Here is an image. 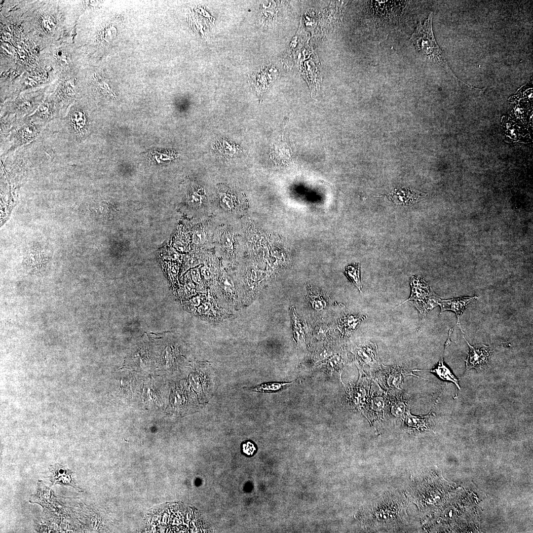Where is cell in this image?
Returning a JSON list of instances; mask_svg holds the SVG:
<instances>
[{"mask_svg": "<svg viewBox=\"0 0 533 533\" xmlns=\"http://www.w3.org/2000/svg\"><path fill=\"white\" fill-rule=\"evenodd\" d=\"M205 240V234L202 230L195 231L192 236V241L196 244H200Z\"/></svg>", "mask_w": 533, "mask_h": 533, "instance_id": "cell-19", "label": "cell"}, {"mask_svg": "<svg viewBox=\"0 0 533 533\" xmlns=\"http://www.w3.org/2000/svg\"><path fill=\"white\" fill-rule=\"evenodd\" d=\"M389 198L396 205L408 206L424 198L427 194L409 189H395L389 195Z\"/></svg>", "mask_w": 533, "mask_h": 533, "instance_id": "cell-10", "label": "cell"}, {"mask_svg": "<svg viewBox=\"0 0 533 533\" xmlns=\"http://www.w3.org/2000/svg\"><path fill=\"white\" fill-rule=\"evenodd\" d=\"M190 202L194 206H199L201 203V196L197 193H194L191 196Z\"/></svg>", "mask_w": 533, "mask_h": 533, "instance_id": "cell-21", "label": "cell"}, {"mask_svg": "<svg viewBox=\"0 0 533 533\" xmlns=\"http://www.w3.org/2000/svg\"><path fill=\"white\" fill-rule=\"evenodd\" d=\"M292 383V382H273L263 383L255 387L253 390L257 391L270 392L279 390L281 388L288 386Z\"/></svg>", "mask_w": 533, "mask_h": 533, "instance_id": "cell-17", "label": "cell"}, {"mask_svg": "<svg viewBox=\"0 0 533 533\" xmlns=\"http://www.w3.org/2000/svg\"><path fill=\"white\" fill-rule=\"evenodd\" d=\"M459 328L462 333L463 338L469 347L470 350L465 360L466 371L471 369H475L478 371H481L487 368L491 356L494 350L491 345L480 344L476 346L471 345L465 338L461 326Z\"/></svg>", "mask_w": 533, "mask_h": 533, "instance_id": "cell-5", "label": "cell"}, {"mask_svg": "<svg viewBox=\"0 0 533 533\" xmlns=\"http://www.w3.org/2000/svg\"><path fill=\"white\" fill-rule=\"evenodd\" d=\"M404 1H371L370 2L372 8L379 15H387L389 13H392L395 9L399 8V6H402Z\"/></svg>", "mask_w": 533, "mask_h": 533, "instance_id": "cell-14", "label": "cell"}, {"mask_svg": "<svg viewBox=\"0 0 533 533\" xmlns=\"http://www.w3.org/2000/svg\"><path fill=\"white\" fill-rule=\"evenodd\" d=\"M176 247L177 249L179 251H183L184 250V246L180 243H177L176 244Z\"/></svg>", "mask_w": 533, "mask_h": 533, "instance_id": "cell-24", "label": "cell"}, {"mask_svg": "<svg viewBox=\"0 0 533 533\" xmlns=\"http://www.w3.org/2000/svg\"><path fill=\"white\" fill-rule=\"evenodd\" d=\"M64 122L68 132L76 141L81 140L87 135L88 120L86 113L81 109L72 110Z\"/></svg>", "mask_w": 533, "mask_h": 533, "instance_id": "cell-6", "label": "cell"}, {"mask_svg": "<svg viewBox=\"0 0 533 533\" xmlns=\"http://www.w3.org/2000/svg\"><path fill=\"white\" fill-rule=\"evenodd\" d=\"M432 17L433 13L430 12L423 24L419 23L410 40L419 52L428 61L442 67L453 77L468 87L478 90V88L467 85L457 78L450 68L442 50L435 40L432 30Z\"/></svg>", "mask_w": 533, "mask_h": 533, "instance_id": "cell-2", "label": "cell"}, {"mask_svg": "<svg viewBox=\"0 0 533 533\" xmlns=\"http://www.w3.org/2000/svg\"><path fill=\"white\" fill-rule=\"evenodd\" d=\"M476 296L471 297H462L457 298H452L447 300H441L439 301L438 305L441 308V314L446 310H451L455 312L457 318V324L460 326L459 318L463 313L464 309L467 307L470 303L478 299Z\"/></svg>", "mask_w": 533, "mask_h": 533, "instance_id": "cell-9", "label": "cell"}, {"mask_svg": "<svg viewBox=\"0 0 533 533\" xmlns=\"http://www.w3.org/2000/svg\"><path fill=\"white\" fill-rule=\"evenodd\" d=\"M380 381L387 389L400 388L406 376H416L403 367L396 365L386 366L382 365V368L380 367Z\"/></svg>", "mask_w": 533, "mask_h": 533, "instance_id": "cell-7", "label": "cell"}, {"mask_svg": "<svg viewBox=\"0 0 533 533\" xmlns=\"http://www.w3.org/2000/svg\"><path fill=\"white\" fill-rule=\"evenodd\" d=\"M410 285L409 298L398 306L409 301L418 310L420 319H424L432 309L438 305L441 299L422 277L411 276Z\"/></svg>", "mask_w": 533, "mask_h": 533, "instance_id": "cell-4", "label": "cell"}, {"mask_svg": "<svg viewBox=\"0 0 533 533\" xmlns=\"http://www.w3.org/2000/svg\"><path fill=\"white\" fill-rule=\"evenodd\" d=\"M408 499L396 490H391L362 507L357 518L371 532H398L409 525Z\"/></svg>", "mask_w": 533, "mask_h": 533, "instance_id": "cell-1", "label": "cell"}, {"mask_svg": "<svg viewBox=\"0 0 533 533\" xmlns=\"http://www.w3.org/2000/svg\"><path fill=\"white\" fill-rule=\"evenodd\" d=\"M192 277L194 281L199 282L200 281V278L199 275L196 271H192Z\"/></svg>", "mask_w": 533, "mask_h": 533, "instance_id": "cell-23", "label": "cell"}, {"mask_svg": "<svg viewBox=\"0 0 533 533\" xmlns=\"http://www.w3.org/2000/svg\"><path fill=\"white\" fill-rule=\"evenodd\" d=\"M435 416L432 411L425 415H413L409 409L402 419L405 429L408 433L413 434L429 430L434 423Z\"/></svg>", "mask_w": 533, "mask_h": 533, "instance_id": "cell-8", "label": "cell"}, {"mask_svg": "<svg viewBox=\"0 0 533 533\" xmlns=\"http://www.w3.org/2000/svg\"><path fill=\"white\" fill-rule=\"evenodd\" d=\"M232 236L228 232L224 233L221 238L223 245L226 248L230 247L232 245Z\"/></svg>", "mask_w": 533, "mask_h": 533, "instance_id": "cell-20", "label": "cell"}, {"mask_svg": "<svg viewBox=\"0 0 533 533\" xmlns=\"http://www.w3.org/2000/svg\"><path fill=\"white\" fill-rule=\"evenodd\" d=\"M391 415L395 418H402L409 408V404L407 400L402 397L393 398L389 405Z\"/></svg>", "mask_w": 533, "mask_h": 533, "instance_id": "cell-15", "label": "cell"}, {"mask_svg": "<svg viewBox=\"0 0 533 533\" xmlns=\"http://www.w3.org/2000/svg\"><path fill=\"white\" fill-rule=\"evenodd\" d=\"M386 396L382 392H371L369 405V415L372 421L378 422L383 417L386 406Z\"/></svg>", "mask_w": 533, "mask_h": 533, "instance_id": "cell-11", "label": "cell"}, {"mask_svg": "<svg viewBox=\"0 0 533 533\" xmlns=\"http://www.w3.org/2000/svg\"><path fill=\"white\" fill-rule=\"evenodd\" d=\"M413 371H427L436 375L439 379L453 382L460 390V386L458 383V380L454 375L451 370L445 364L443 357L439 361L437 365L433 369L429 370H414Z\"/></svg>", "mask_w": 533, "mask_h": 533, "instance_id": "cell-13", "label": "cell"}, {"mask_svg": "<svg viewBox=\"0 0 533 533\" xmlns=\"http://www.w3.org/2000/svg\"><path fill=\"white\" fill-rule=\"evenodd\" d=\"M45 125L34 122L28 118H14L7 131L1 136L6 140L7 145L2 155L26 145L36 139Z\"/></svg>", "mask_w": 533, "mask_h": 533, "instance_id": "cell-3", "label": "cell"}, {"mask_svg": "<svg viewBox=\"0 0 533 533\" xmlns=\"http://www.w3.org/2000/svg\"><path fill=\"white\" fill-rule=\"evenodd\" d=\"M219 202L221 206L226 210H230L234 207L232 198L226 193H221L219 195Z\"/></svg>", "mask_w": 533, "mask_h": 533, "instance_id": "cell-18", "label": "cell"}, {"mask_svg": "<svg viewBox=\"0 0 533 533\" xmlns=\"http://www.w3.org/2000/svg\"><path fill=\"white\" fill-rule=\"evenodd\" d=\"M202 274L206 278H209L211 274L210 270L206 267L202 268Z\"/></svg>", "mask_w": 533, "mask_h": 533, "instance_id": "cell-22", "label": "cell"}, {"mask_svg": "<svg viewBox=\"0 0 533 533\" xmlns=\"http://www.w3.org/2000/svg\"><path fill=\"white\" fill-rule=\"evenodd\" d=\"M50 471L51 473L50 481L52 485L60 484L64 486H70L79 490V488L72 479L73 472L70 469L59 464H55L50 466Z\"/></svg>", "mask_w": 533, "mask_h": 533, "instance_id": "cell-12", "label": "cell"}, {"mask_svg": "<svg viewBox=\"0 0 533 533\" xmlns=\"http://www.w3.org/2000/svg\"><path fill=\"white\" fill-rule=\"evenodd\" d=\"M344 273L350 282L361 292L362 286L360 279V265L354 264L347 266L344 269Z\"/></svg>", "mask_w": 533, "mask_h": 533, "instance_id": "cell-16", "label": "cell"}]
</instances>
